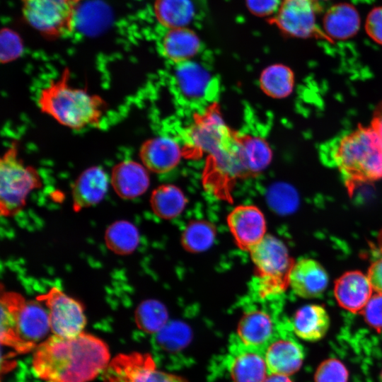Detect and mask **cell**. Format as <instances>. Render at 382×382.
I'll use <instances>...</instances> for the list:
<instances>
[{"mask_svg": "<svg viewBox=\"0 0 382 382\" xmlns=\"http://www.w3.org/2000/svg\"><path fill=\"white\" fill-rule=\"evenodd\" d=\"M349 373L340 360L328 359L320 363L314 375L315 382H347Z\"/></svg>", "mask_w": 382, "mask_h": 382, "instance_id": "cell-34", "label": "cell"}, {"mask_svg": "<svg viewBox=\"0 0 382 382\" xmlns=\"http://www.w3.org/2000/svg\"><path fill=\"white\" fill-rule=\"evenodd\" d=\"M323 25L328 37L345 40L353 37L360 27V17L357 9L347 3H339L325 12Z\"/></svg>", "mask_w": 382, "mask_h": 382, "instance_id": "cell-27", "label": "cell"}, {"mask_svg": "<svg viewBox=\"0 0 382 382\" xmlns=\"http://www.w3.org/2000/svg\"><path fill=\"white\" fill-rule=\"evenodd\" d=\"M370 126L377 134L382 144V102L374 110Z\"/></svg>", "mask_w": 382, "mask_h": 382, "instance_id": "cell-40", "label": "cell"}, {"mask_svg": "<svg viewBox=\"0 0 382 382\" xmlns=\"http://www.w3.org/2000/svg\"><path fill=\"white\" fill-rule=\"evenodd\" d=\"M373 287L360 271H349L335 282L334 294L338 304L353 313L361 311L372 296Z\"/></svg>", "mask_w": 382, "mask_h": 382, "instance_id": "cell-18", "label": "cell"}, {"mask_svg": "<svg viewBox=\"0 0 382 382\" xmlns=\"http://www.w3.org/2000/svg\"><path fill=\"white\" fill-rule=\"evenodd\" d=\"M268 200L272 207L282 214L294 212L299 204L296 190L291 185L284 183L276 184L272 187Z\"/></svg>", "mask_w": 382, "mask_h": 382, "instance_id": "cell-33", "label": "cell"}, {"mask_svg": "<svg viewBox=\"0 0 382 382\" xmlns=\"http://www.w3.org/2000/svg\"><path fill=\"white\" fill-rule=\"evenodd\" d=\"M329 277L324 267L316 260L303 258L294 262L289 275V286L299 296L313 299L326 289Z\"/></svg>", "mask_w": 382, "mask_h": 382, "instance_id": "cell-17", "label": "cell"}, {"mask_svg": "<svg viewBox=\"0 0 382 382\" xmlns=\"http://www.w3.org/2000/svg\"><path fill=\"white\" fill-rule=\"evenodd\" d=\"M81 0H23L28 23L50 38L72 32L74 11Z\"/></svg>", "mask_w": 382, "mask_h": 382, "instance_id": "cell-8", "label": "cell"}, {"mask_svg": "<svg viewBox=\"0 0 382 382\" xmlns=\"http://www.w3.org/2000/svg\"><path fill=\"white\" fill-rule=\"evenodd\" d=\"M50 330L47 310L37 301H26L18 293L1 296V342L18 354L35 349Z\"/></svg>", "mask_w": 382, "mask_h": 382, "instance_id": "cell-4", "label": "cell"}, {"mask_svg": "<svg viewBox=\"0 0 382 382\" xmlns=\"http://www.w3.org/2000/svg\"><path fill=\"white\" fill-rule=\"evenodd\" d=\"M112 12L101 0H86L77 5L72 18V31L94 36L105 31L112 23Z\"/></svg>", "mask_w": 382, "mask_h": 382, "instance_id": "cell-23", "label": "cell"}, {"mask_svg": "<svg viewBox=\"0 0 382 382\" xmlns=\"http://www.w3.org/2000/svg\"><path fill=\"white\" fill-rule=\"evenodd\" d=\"M238 158L245 178L262 172L271 163L272 152L263 138L238 133Z\"/></svg>", "mask_w": 382, "mask_h": 382, "instance_id": "cell-24", "label": "cell"}, {"mask_svg": "<svg viewBox=\"0 0 382 382\" xmlns=\"http://www.w3.org/2000/svg\"><path fill=\"white\" fill-rule=\"evenodd\" d=\"M277 331V325L269 313L253 309L243 316L236 335L247 346L264 351Z\"/></svg>", "mask_w": 382, "mask_h": 382, "instance_id": "cell-19", "label": "cell"}, {"mask_svg": "<svg viewBox=\"0 0 382 382\" xmlns=\"http://www.w3.org/2000/svg\"><path fill=\"white\" fill-rule=\"evenodd\" d=\"M380 379H381V382H382V369H381V371L380 374Z\"/></svg>", "mask_w": 382, "mask_h": 382, "instance_id": "cell-42", "label": "cell"}, {"mask_svg": "<svg viewBox=\"0 0 382 382\" xmlns=\"http://www.w3.org/2000/svg\"><path fill=\"white\" fill-rule=\"evenodd\" d=\"M257 272L258 294L278 295L289 286V275L294 262L286 245L277 238L266 235L250 251Z\"/></svg>", "mask_w": 382, "mask_h": 382, "instance_id": "cell-6", "label": "cell"}, {"mask_svg": "<svg viewBox=\"0 0 382 382\" xmlns=\"http://www.w3.org/2000/svg\"><path fill=\"white\" fill-rule=\"evenodd\" d=\"M109 178L100 166L84 170L72 186L73 208L75 212L99 203L105 196Z\"/></svg>", "mask_w": 382, "mask_h": 382, "instance_id": "cell-20", "label": "cell"}, {"mask_svg": "<svg viewBox=\"0 0 382 382\" xmlns=\"http://www.w3.org/2000/svg\"><path fill=\"white\" fill-rule=\"evenodd\" d=\"M175 65L173 83L178 97L192 104L208 99L214 83L211 74L191 60Z\"/></svg>", "mask_w": 382, "mask_h": 382, "instance_id": "cell-15", "label": "cell"}, {"mask_svg": "<svg viewBox=\"0 0 382 382\" xmlns=\"http://www.w3.org/2000/svg\"><path fill=\"white\" fill-rule=\"evenodd\" d=\"M107 247L118 255H128L134 252L139 243L137 227L127 221L120 220L110 224L105 231Z\"/></svg>", "mask_w": 382, "mask_h": 382, "instance_id": "cell-30", "label": "cell"}, {"mask_svg": "<svg viewBox=\"0 0 382 382\" xmlns=\"http://www.w3.org/2000/svg\"><path fill=\"white\" fill-rule=\"evenodd\" d=\"M104 371L105 382H185L157 369L149 355L139 353L120 354Z\"/></svg>", "mask_w": 382, "mask_h": 382, "instance_id": "cell-10", "label": "cell"}, {"mask_svg": "<svg viewBox=\"0 0 382 382\" xmlns=\"http://www.w3.org/2000/svg\"><path fill=\"white\" fill-rule=\"evenodd\" d=\"M249 11L258 16L275 14L281 4L280 0H246Z\"/></svg>", "mask_w": 382, "mask_h": 382, "instance_id": "cell-38", "label": "cell"}, {"mask_svg": "<svg viewBox=\"0 0 382 382\" xmlns=\"http://www.w3.org/2000/svg\"><path fill=\"white\" fill-rule=\"evenodd\" d=\"M294 333L301 339L316 342L323 338L330 327L325 308L318 304H307L298 309L293 318Z\"/></svg>", "mask_w": 382, "mask_h": 382, "instance_id": "cell-26", "label": "cell"}, {"mask_svg": "<svg viewBox=\"0 0 382 382\" xmlns=\"http://www.w3.org/2000/svg\"><path fill=\"white\" fill-rule=\"evenodd\" d=\"M70 79L71 71L65 67L40 90L37 98L40 110L73 130L98 127L108 110L107 102L86 88L72 86Z\"/></svg>", "mask_w": 382, "mask_h": 382, "instance_id": "cell-2", "label": "cell"}, {"mask_svg": "<svg viewBox=\"0 0 382 382\" xmlns=\"http://www.w3.org/2000/svg\"><path fill=\"white\" fill-rule=\"evenodd\" d=\"M268 374L289 376L301 368L305 352L303 346L289 332L278 328L264 350Z\"/></svg>", "mask_w": 382, "mask_h": 382, "instance_id": "cell-13", "label": "cell"}, {"mask_svg": "<svg viewBox=\"0 0 382 382\" xmlns=\"http://www.w3.org/2000/svg\"><path fill=\"white\" fill-rule=\"evenodd\" d=\"M186 202L180 189L171 184L158 186L152 192L150 198L154 212L164 219L178 216L184 209Z\"/></svg>", "mask_w": 382, "mask_h": 382, "instance_id": "cell-29", "label": "cell"}, {"mask_svg": "<svg viewBox=\"0 0 382 382\" xmlns=\"http://www.w3.org/2000/svg\"><path fill=\"white\" fill-rule=\"evenodd\" d=\"M236 134L226 125L214 104L195 117L187 133L188 146L192 155L206 154L211 160L232 146Z\"/></svg>", "mask_w": 382, "mask_h": 382, "instance_id": "cell-7", "label": "cell"}, {"mask_svg": "<svg viewBox=\"0 0 382 382\" xmlns=\"http://www.w3.org/2000/svg\"><path fill=\"white\" fill-rule=\"evenodd\" d=\"M42 186L37 170L26 165L19 156L18 144L13 141L0 160V212L4 216L18 213L28 195Z\"/></svg>", "mask_w": 382, "mask_h": 382, "instance_id": "cell-5", "label": "cell"}, {"mask_svg": "<svg viewBox=\"0 0 382 382\" xmlns=\"http://www.w3.org/2000/svg\"><path fill=\"white\" fill-rule=\"evenodd\" d=\"M139 155L147 170L161 174L168 173L178 166L183 150L173 138L158 136L143 142Z\"/></svg>", "mask_w": 382, "mask_h": 382, "instance_id": "cell-16", "label": "cell"}, {"mask_svg": "<svg viewBox=\"0 0 382 382\" xmlns=\"http://www.w3.org/2000/svg\"><path fill=\"white\" fill-rule=\"evenodd\" d=\"M200 48L199 37L187 27L166 28L160 41L162 54L175 64L191 60Z\"/></svg>", "mask_w": 382, "mask_h": 382, "instance_id": "cell-25", "label": "cell"}, {"mask_svg": "<svg viewBox=\"0 0 382 382\" xmlns=\"http://www.w3.org/2000/svg\"><path fill=\"white\" fill-rule=\"evenodd\" d=\"M23 51V45L20 36L11 29H2L0 36L1 62L6 64L18 59Z\"/></svg>", "mask_w": 382, "mask_h": 382, "instance_id": "cell-35", "label": "cell"}, {"mask_svg": "<svg viewBox=\"0 0 382 382\" xmlns=\"http://www.w3.org/2000/svg\"><path fill=\"white\" fill-rule=\"evenodd\" d=\"M350 190L357 184L382 179V144L371 126L359 125L335 139L325 150Z\"/></svg>", "mask_w": 382, "mask_h": 382, "instance_id": "cell-3", "label": "cell"}, {"mask_svg": "<svg viewBox=\"0 0 382 382\" xmlns=\"http://www.w3.org/2000/svg\"><path fill=\"white\" fill-rule=\"evenodd\" d=\"M215 236V228L212 224L205 221H193L182 235V245L189 252H202L212 245Z\"/></svg>", "mask_w": 382, "mask_h": 382, "instance_id": "cell-31", "label": "cell"}, {"mask_svg": "<svg viewBox=\"0 0 382 382\" xmlns=\"http://www.w3.org/2000/svg\"><path fill=\"white\" fill-rule=\"evenodd\" d=\"M227 223L236 245L250 251L266 236L262 212L253 205H239L227 216Z\"/></svg>", "mask_w": 382, "mask_h": 382, "instance_id": "cell-14", "label": "cell"}, {"mask_svg": "<svg viewBox=\"0 0 382 382\" xmlns=\"http://www.w3.org/2000/svg\"><path fill=\"white\" fill-rule=\"evenodd\" d=\"M167 317L164 306L154 299L143 301L135 311V321L137 326L147 332L161 330L166 324Z\"/></svg>", "mask_w": 382, "mask_h": 382, "instance_id": "cell-32", "label": "cell"}, {"mask_svg": "<svg viewBox=\"0 0 382 382\" xmlns=\"http://www.w3.org/2000/svg\"><path fill=\"white\" fill-rule=\"evenodd\" d=\"M284 1H291V0H284ZM311 1H315L316 0H311Z\"/></svg>", "mask_w": 382, "mask_h": 382, "instance_id": "cell-43", "label": "cell"}, {"mask_svg": "<svg viewBox=\"0 0 382 382\" xmlns=\"http://www.w3.org/2000/svg\"><path fill=\"white\" fill-rule=\"evenodd\" d=\"M366 323L378 332H382V294L371 296L361 311Z\"/></svg>", "mask_w": 382, "mask_h": 382, "instance_id": "cell-36", "label": "cell"}, {"mask_svg": "<svg viewBox=\"0 0 382 382\" xmlns=\"http://www.w3.org/2000/svg\"><path fill=\"white\" fill-rule=\"evenodd\" d=\"M367 277L373 289L382 294V257L374 261L368 270Z\"/></svg>", "mask_w": 382, "mask_h": 382, "instance_id": "cell-39", "label": "cell"}, {"mask_svg": "<svg viewBox=\"0 0 382 382\" xmlns=\"http://www.w3.org/2000/svg\"><path fill=\"white\" fill-rule=\"evenodd\" d=\"M365 29L368 35L382 45V6L373 8L367 16Z\"/></svg>", "mask_w": 382, "mask_h": 382, "instance_id": "cell-37", "label": "cell"}, {"mask_svg": "<svg viewBox=\"0 0 382 382\" xmlns=\"http://www.w3.org/2000/svg\"><path fill=\"white\" fill-rule=\"evenodd\" d=\"M110 182L122 199H133L144 194L150 183L146 167L132 160L117 163L112 169Z\"/></svg>", "mask_w": 382, "mask_h": 382, "instance_id": "cell-21", "label": "cell"}, {"mask_svg": "<svg viewBox=\"0 0 382 382\" xmlns=\"http://www.w3.org/2000/svg\"><path fill=\"white\" fill-rule=\"evenodd\" d=\"M314 1L311 0L284 1L272 19L280 30L299 38L320 37L330 40L317 25Z\"/></svg>", "mask_w": 382, "mask_h": 382, "instance_id": "cell-11", "label": "cell"}, {"mask_svg": "<svg viewBox=\"0 0 382 382\" xmlns=\"http://www.w3.org/2000/svg\"><path fill=\"white\" fill-rule=\"evenodd\" d=\"M47 308L50 330L54 335L74 337L83 332L86 323L83 305L56 287L37 297Z\"/></svg>", "mask_w": 382, "mask_h": 382, "instance_id": "cell-9", "label": "cell"}, {"mask_svg": "<svg viewBox=\"0 0 382 382\" xmlns=\"http://www.w3.org/2000/svg\"><path fill=\"white\" fill-rule=\"evenodd\" d=\"M263 382H292L288 376L280 374H268Z\"/></svg>", "mask_w": 382, "mask_h": 382, "instance_id": "cell-41", "label": "cell"}, {"mask_svg": "<svg viewBox=\"0 0 382 382\" xmlns=\"http://www.w3.org/2000/svg\"><path fill=\"white\" fill-rule=\"evenodd\" d=\"M107 345L82 332L74 337L52 335L40 344L33 354L35 375L46 382H88L109 364Z\"/></svg>", "mask_w": 382, "mask_h": 382, "instance_id": "cell-1", "label": "cell"}, {"mask_svg": "<svg viewBox=\"0 0 382 382\" xmlns=\"http://www.w3.org/2000/svg\"><path fill=\"white\" fill-rule=\"evenodd\" d=\"M206 0H156L155 16L166 28L187 27L204 13Z\"/></svg>", "mask_w": 382, "mask_h": 382, "instance_id": "cell-22", "label": "cell"}, {"mask_svg": "<svg viewBox=\"0 0 382 382\" xmlns=\"http://www.w3.org/2000/svg\"><path fill=\"white\" fill-rule=\"evenodd\" d=\"M259 83L261 90L267 96L277 99L284 98L294 89V74L286 65L272 64L262 71Z\"/></svg>", "mask_w": 382, "mask_h": 382, "instance_id": "cell-28", "label": "cell"}, {"mask_svg": "<svg viewBox=\"0 0 382 382\" xmlns=\"http://www.w3.org/2000/svg\"><path fill=\"white\" fill-rule=\"evenodd\" d=\"M226 366L233 382H263L268 375L264 351L231 337Z\"/></svg>", "mask_w": 382, "mask_h": 382, "instance_id": "cell-12", "label": "cell"}]
</instances>
